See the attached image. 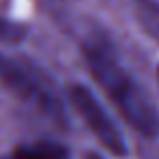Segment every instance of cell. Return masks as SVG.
I'll list each match as a JSON object with an SVG mask.
<instances>
[{
    "label": "cell",
    "instance_id": "cell-1",
    "mask_svg": "<svg viewBox=\"0 0 159 159\" xmlns=\"http://www.w3.org/2000/svg\"><path fill=\"white\" fill-rule=\"evenodd\" d=\"M89 70L115 109L125 121L143 137L159 135V113L151 97L143 91L137 79L125 69L115 47L101 32H93L83 44Z\"/></svg>",
    "mask_w": 159,
    "mask_h": 159
},
{
    "label": "cell",
    "instance_id": "cell-2",
    "mask_svg": "<svg viewBox=\"0 0 159 159\" xmlns=\"http://www.w3.org/2000/svg\"><path fill=\"white\" fill-rule=\"evenodd\" d=\"M0 85L10 91L20 103L40 113L52 123H65V109L43 70L30 62L0 52Z\"/></svg>",
    "mask_w": 159,
    "mask_h": 159
},
{
    "label": "cell",
    "instance_id": "cell-3",
    "mask_svg": "<svg viewBox=\"0 0 159 159\" xmlns=\"http://www.w3.org/2000/svg\"><path fill=\"white\" fill-rule=\"evenodd\" d=\"M69 101L75 107V111L83 117V121L91 129V133L101 141L103 147L109 149L113 155H125L127 153L125 139L121 135V131L109 119L107 111L103 109V105L95 99V95L87 87H83V85L69 87Z\"/></svg>",
    "mask_w": 159,
    "mask_h": 159
},
{
    "label": "cell",
    "instance_id": "cell-4",
    "mask_svg": "<svg viewBox=\"0 0 159 159\" xmlns=\"http://www.w3.org/2000/svg\"><path fill=\"white\" fill-rule=\"evenodd\" d=\"M0 159H69V151L61 143L36 141V143H28V145H18L8 155Z\"/></svg>",
    "mask_w": 159,
    "mask_h": 159
},
{
    "label": "cell",
    "instance_id": "cell-5",
    "mask_svg": "<svg viewBox=\"0 0 159 159\" xmlns=\"http://www.w3.org/2000/svg\"><path fill=\"white\" fill-rule=\"evenodd\" d=\"M133 10L141 28L159 43V4L155 0H133Z\"/></svg>",
    "mask_w": 159,
    "mask_h": 159
},
{
    "label": "cell",
    "instance_id": "cell-6",
    "mask_svg": "<svg viewBox=\"0 0 159 159\" xmlns=\"http://www.w3.org/2000/svg\"><path fill=\"white\" fill-rule=\"evenodd\" d=\"M24 36H26V30H24L20 24L0 18V43L14 44V43H20Z\"/></svg>",
    "mask_w": 159,
    "mask_h": 159
},
{
    "label": "cell",
    "instance_id": "cell-7",
    "mask_svg": "<svg viewBox=\"0 0 159 159\" xmlns=\"http://www.w3.org/2000/svg\"><path fill=\"white\" fill-rule=\"evenodd\" d=\"M85 159H103L101 155H97V153H89V155H87Z\"/></svg>",
    "mask_w": 159,
    "mask_h": 159
},
{
    "label": "cell",
    "instance_id": "cell-8",
    "mask_svg": "<svg viewBox=\"0 0 159 159\" xmlns=\"http://www.w3.org/2000/svg\"><path fill=\"white\" fill-rule=\"evenodd\" d=\"M157 79H159V69H157Z\"/></svg>",
    "mask_w": 159,
    "mask_h": 159
}]
</instances>
